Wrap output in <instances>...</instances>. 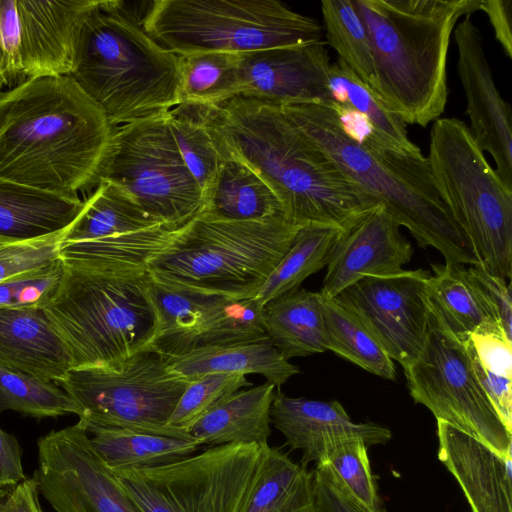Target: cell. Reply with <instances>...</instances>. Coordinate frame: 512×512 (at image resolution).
<instances>
[{
	"mask_svg": "<svg viewBox=\"0 0 512 512\" xmlns=\"http://www.w3.org/2000/svg\"><path fill=\"white\" fill-rule=\"evenodd\" d=\"M206 123L221 157L254 171L297 226L318 224L344 231L381 206L302 134L278 104L236 96L206 106Z\"/></svg>",
	"mask_w": 512,
	"mask_h": 512,
	"instance_id": "6da1fadb",
	"label": "cell"
},
{
	"mask_svg": "<svg viewBox=\"0 0 512 512\" xmlns=\"http://www.w3.org/2000/svg\"><path fill=\"white\" fill-rule=\"evenodd\" d=\"M114 130L70 75L0 90V178L67 195L90 190Z\"/></svg>",
	"mask_w": 512,
	"mask_h": 512,
	"instance_id": "7a4b0ae2",
	"label": "cell"
},
{
	"mask_svg": "<svg viewBox=\"0 0 512 512\" xmlns=\"http://www.w3.org/2000/svg\"><path fill=\"white\" fill-rule=\"evenodd\" d=\"M285 116L352 181L374 196L406 227L421 248L433 247L446 262L479 266L463 230L442 198L425 156L401 153L381 142L364 123L360 132L330 105L278 104Z\"/></svg>",
	"mask_w": 512,
	"mask_h": 512,
	"instance_id": "3957f363",
	"label": "cell"
},
{
	"mask_svg": "<svg viewBox=\"0 0 512 512\" xmlns=\"http://www.w3.org/2000/svg\"><path fill=\"white\" fill-rule=\"evenodd\" d=\"M370 40L372 90L404 123L423 128L444 112L454 28L480 0H352Z\"/></svg>",
	"mask_w": 512,
	"mask_h": 512,
	"instance_id": "277c9868",
	"label": "cell"
},
{
	"mask_svg": "<svg viewBox=\"0 0 512 512\" xmlns=\"http://www.w3.org/2000/svg\"><path fill=\"white\" fill-rule=\"evenodd\" d=\"M69 75L114 128L180 104L178 56L121 0H91Z\"/></svg>",
	"mask_w": 512,
	"mask_h": 512,
	"instance_id": "5b68a950",
	"label": "cell"
},
{
	"mask_svg": "<svg viewBox=\"0 0 512 512\" xmlns=\"http://www.w3.org/2000/svg\"><path fill=\"white\" fill-rule=\"evenodd\" d=\"M299 228L284 215L228 221L197 213L175 229L151 257L147 271L169 289L254 298Z\"/></svg>",
	"mask_w": 512,
	"mask_h": 512,
	"instance_id": "8992f818",
	"label": "cell"
},
{
	"mask_svg": "<svg viewBox=\"0 0 512 512\" xmlns=\"http://www.w3.org/2000/svg\"><path fill=\"white\" fill-rule=\"evenodd\" d=\"M149 283L147 267L64 265L43 309L68 350L72 369L119 368L149 345L157 329Z\"/></svg>",
	"mask_w": 512,
	"mask_h": 512,
	"instance_id": "52a82bcc",
	"label": "cell"
},
{
	"mask_svg": "<svg viewBox=\"0 0 512 512\" xmlns=\"http://www.w3.org/2000/svg\"><path fill=\"white\" fill-rule=\"evenodd\" d=\"M145 31L177 56L249 53L322 41L324 28L277 0H154Z\"/></svg>",
	"mask_w": 512,
	"mask_h": 512,
	"instance_id": "ba28073f",
	"label": "cell"
},
{
	"mask_svg": "<svg viewBox=\"0 0 512 512\" xmlns=\"http://www.w3.org/2000/svg\"><path fill=\"white\" fill-rule=\"evenodd\" d=\"M436 186L488 273L512 276V190L456 117L432 124L426 157Z\"/></svg>",
	"mask_w": 512,
	"mask_h": 512,
	"instance_id": "9c48e42d",
	"label": "cell"
},
{
	"mask_svg": "<svg viewBox=\"0 0 512 512\" xmlns=\"http://www.w3.org/2000/svg\"><path fill=\"white\" fill-rule=\"evenodd\" d=\"M188 382L169 370L165 357L144 348L119 368L71 369L56 384L78 405L86 426L194 440L168 424Z\"/></svg>",
	"mask_w": 512,
	"mask_h": 512,
	"instance_id": "30bf717a",
	"label": "cell"
},
{
	"mask_svg": "<svg viewBox=\"0 0 512 512\" xmlns=\"http://www.w3.org/2000/svg\"><path fill=\"white\" fill-rule=\"evenodd\" d=\"M166 112L115 128L100 181L119 186L159 223L178 228L200 211L202 190L181 156Z\"/></svg>",
	"mask_w": 512,
	"mask_h": 512,
	"instance_id": "8fae6325",
	"label": "cell"
},
{
	"mask_svg": "<svg viewBox=\"0 0 512 512\" xmlns=\"http://www.w3.org/2000/svg\"><path fill=\"white\" fill-rule=\"evenodd\" d=\"M403 370L411 397L436 420L470 434L501 458L512 456V434L474 373L465 338L456 335L430 303L422 350Z\"/></svg>",
	"mask_w": 512,
	"mask_h": 512,
	"instance_id": "7c38bea8",
	"label": "cell"
},
{
	"mask_svg": "<svg viewBox=\"0 0 512 512\" xmlns=\"http://www.w3.org/2000/svg\"><path fill=\"white\" fill-rule=\"evenodd\" d=\"M91 0H0V90L69 75Z\"/></svg>",
	"mask_w": 512,
	"mask_h": 512,
	"instance_id": "4fadbf2b",
	"label": "cell"
},
{
	"mask_svg": "<svg viewBox=\"0 0 512 512\" xmlns=\"http://www.w3.org/2000/svg\"><path fill=\"white\" fill-rule=\"evenodd\" d=\"M37 456L33 478L55 512H141L93 449L82 420L40 437Z\"/></svg>",
	"mask_w": 512,
	"mask_h": 512,
	"instance_id": "5bb4252c",
	"label": "cell"
},
{
	"mask_svg": "<svg viewBox=\"0 0 512 512\" xmlns=\"http://www.w3.org/2000/svg\"><path fill=\"white\" fill-rule=\"evenodd\" d=\"M157 329L149 348L166 359L199 348L267 337L262 306L254 299L173 290L150 278Z\"/></svg>",
	"mask_w": 512,
	"mask_h": 512,
	"instance_id": "9a60e30c",
	"label": "cell"
},
{
	"mask_svg": "<svg viewBox=\"0 0 512 512\" xmlns=\"http://www.w3.org/2000/svg\"><path fill=\"white\" fill-rule=\"evenodd\" d=\"M266 446L216 445L173 463L136 469L173 512H240Z\"/></svg>",
	"mask_w": 512,
	"mask_h": 512,
	"instance_id": "2e32d148",
	"label": "cell"
},
{
	"mask_svg": "<svg viewBox=\"0 0 512 512\" xmlns=\"http://www.w3.org/2000/svg\"><path fill=\"white\" fill-rule=\"evenodd\" d=\"M431 272L402 270L363 278L334 298L353 312L388 356L406 367L424 345Z\"/></svg>",
	"mask_w": 512,
	"mask_h": 512,
	"instance_id": "e0dca14e",
	"label": "cell"
},
{
	"mask_svg": "<svg viewBox=\"0 0 512 512\" xmlns=\"http://www.w3.org/2000/svg\"><path fill=\"white\" fill-rule=\"evenodd\" d=\"M457 72L466 97L469 131L481 151L496 163L495 172L512 190V112L499 93L486 57L483 38L471 15L454 28Z\"/></svg>",
	"mask_w": 512,
	"mask_h": 512,
	"instance_id": "ac0fdd59",
	"label": "cell"
},
{
	"mask_svg": "<svg viewBox=\"0 0 512 512\" xmlns=\"http://www.w3.org/2000/svg\"><path fill=\"white\" fill-rule=\"evenodd\" d=\"M325 42L240 54L241 93L275 104L332 105Z\"/></svg>",
	"mask_w": 512,
	"mask_h": 512,
	"instance_id": "d6986e66",
	"label": "cell"
},
{
	"mask_svg": "<svg viewBox=\"0 0 512 512\" xmlns=\"http://www.w3.org/2000/svg\"><path fill=\"white\" fill-rule=\"evenodd\" d=\"M399 228L386 209L378 206L342 231L319 293L334 297L363 278L402 271L413 247Z\"/></svg>",
	"mask_w": 512,
	"mask_h": 512,
	"instance_id": "ffe728a7",
	"label": "cell"
},
{
	"mask_svg": "<svg viewBox=\"0 0 512 512\" xmlns=\"http://www.w3.org/2000/svg\"><path fill=\"white\" fill-rule=\"evenodd\" d=\"M271 423L292 450H301L300 464L317 462L324 448L340 439L361 438L367 446L385 444L391 431L373 422L355 423L338 401L293 398L279 389L270 410Z\"/></svg>",
	"mask_w": 512,
	"mask_h": 512,
	"instance_id": "44dd1931",
	"label": "cell"
},
{
	"mask_svg": "<svg viewBox=\"0 0 512 512\" xmlns=\"http://www.w3.org/2000/svg\"><path fill=\"white\" fill-rule=\"evenodd\" d=\"M438 459L459 483L472 512H512V456L437 420Z\"/></svg>",
	"mask_w": 512,
	"mask_h": 512,
	"instance_id": "7402d4cb",
	"label": "cell"
},
{
	"mask_svg": "<svg viewBox=\"0 0 512 512\" xmlns=\"http://www.w3.org/2000/svg\"><path fill=\"white\" fill-rule=\"evenodd\" d=\"M0 368L55 384L72 369L42 307L0 308Z\"/></svg>",
	"mask_w": 512,
	"mask_h": 512,
	"instance_id": "603a6c76",
	"label": "cell"
},
{
	"mask_svg": "<svg viewBox=\"0 0 512 512\" xmlns=\"http://www.w3.org/2000/svg\"><path fill=\"white\" fill-rule=\"evenodd\" d=\"M78 195L0 178V242L33 243L67 232L83 208Z\"/></svg>",
	"mask_w": 512,
	"mask_h": 512,
	"instance_id": "cb8c5ba5",
	"label": "cell"
},
{
	"mask_svg": "<svg viewBox=\"0 0 512 512\" xmlns=\"http://www.w3.org/2000/svg\"><path fill=\"white\" fill-rule=\"evenodd\" d=\"M166 361L169 370L186 381L210 373L259 374L279 388L300 372L268 337L199 348Z\"/></svg>",
	"mask_w": 512,
	"mask_h": 512,
	"instance_id": "d4e9b609",
	"label": "cell"
},
{
	"mask_svg": "<svg viewBox=\"0 0 512 512\" xmlns=\"http://www.w3.org/2000/svg\"><path fill=\"white\" fill-rule=\"evenodd\" d=\"M276 386L265 382L241 389L201 417L189 430L200 445L254 443L268 445L270 410Z\"/></svg>",
	"mask_w": 512,
	"mask_h": 512,
	"instance_id": "484cf974",
	"label": "cell"
},
{
	"mask_svg": "<svg viewBox=\"0 0 512 512\" xmlns=\"http://www.w3.org/2000/svg\"><path fill=\"white\" fill-rule=\"evenodd\" d=\"M267 337L289 361L328 350L319 292L297 288L262 306Z\"/></svg>",
	"mask_w": 512,
	"mask_h": 512,
	"instance_id": "4316f807",
	"label": "cell"
},
{
	"mask_svg": "<svg viewBox=\"0 0 512 512\" xmlns=\"http://www.w3.org/2000/svg\"><path fill=\"white\" fill-rule=\"evenodd\" d=\"M198 213L228 221L262 220L284 215L269 186L246 165L234 160L222 163L211 184L203 191Z\"/></svg>",
	"mask_w": 512,
	"mask_h": 512,
	"instance_id": "83f0119b",
	"label": "cell"
},
{
	"mask_svg": "<svg viewBox=\"0 0 512 512\" xmlns=\"http://www.w3.org/2000/svg\"><path fill=\"white\" fill-rule=\"evenodd\" d=\"M240 512H314L313 472L267 445Z\"/></svg>",
	"mask_w": 512,
	"mask_h": 512,
	"instance_id": "f1b7e54d",
	"label": "cell"
},
{
	"mask_svg": "<svg viewBox=\"0 0 512 512\" xmlns=\"http://www.w3.org/2000/svg\"><path fill=\"white\" fill-rule=\"evenodd\" d=\"M329 84L337 111L356 114L387 146L411 156H424L407 133L406 124L340 59L330 65Z\"/></svg>",
	"mask_w": 512,
	"mask_h": 512,
	"instance_id": "f546056e",
	"label": "cell"
},
{
	"mask_svg": "<svg viewBox=\"0 0 512 512\" xmlns=\"http://www.w3.org/2000/svg\"><path fill=\"white\" fill-rule=\"evenodd\" d=\"M93 449L113 469L166 465L195 453V440L179 439L127 429L86 426Z\"/></svg>",
	"mask_w": 512,
	"mask_h": 512,
	"instance_id": "4dcf8cb0",
	"label": "cell"
},
{
	"mask_svg": "<svg viewBox=\"0 0 512 512\" xmlns=\"http://www.w3.org/2000/svg\"><path fill=\"white\" fill-rule=\"evenodd\" d=\"M179 228V227H178ZM177 228L166 225L83 242H62L59 258L75 269L147 267Z\"/></svg>",
	"mask_w": 512,
	"mask_h": 512,
	"instance_id": "1f68e13d",
	"label": "cell"
},
{
	"mask_svg": "<svg viewBox=\"0 0 512 512\" xmlns=\"http://www.w3.org/2000/svg\"><path fill=\"white\" fill-rule=\"evenodd\" d=\"M62 242H83L136 232L159 225L119 186L100 181ZM167 226V225H166Z\"/></svg>",
	"mask_w": 512,
	"mask_h": 512,
	"instance_id": "d6a6232c",
	"label": "cell"
},
{
	"mask_svg": "<svg viewBox=\"0 0 512 512\" xmlns=\"http://www.w3.org/2000/svg\"><path fill=\"white\" fill-rule=\"evenodd\" d=\"M431 267L428 301L456 335L502 331L469 283L464 265L445 262Z\"/></svg>",
	"mask_w": 512,
	"mask_h": 512,
	"instance_id": "836d02e7",
	"label": "cell"
},
{
	"mask_svg": "<svg viewBox=\"0 0 512 512\" xmlns=\"http://www.w3.org/2000/svg\"><path fill=\"white\" fill-rule=\"evenodd\" d=\"M342 230L325 225L300 227L294 240L258 290L254 299L263 306L268 301L300 287L310 275L328 265Z\"/></svg>",
	"mask_w": 512,
	"mask_h": 512,
	"instance_id": "e575fe53",
	"label": "cell"
},
{
	"mask_svg": "<svg viewBox=\"0 0 512 512\" xmlns=\"http://www.w3.org/2000/svg\"><path fill=\"white\" fill-rule=\"evenodd\" d=\"M180 103L216 107L241 93L240 54L178 56Z\"/></svg>",
	"mask_w": 512,
	"mask_h": 512,
	"instance_id": "d590c367",
	"label": "cell"
},
{
	"mask_svg": "<svg viewBox=\"0 0 512 512\" xmlns=\"http://www.w3.org/2000/svg\"><path fill=\"white\" fill-rule=\"evenodd\" d=\"M322 302L328 350L374 375L395 380L393 360L357 316L334 297L322 296Z\"/></svg>",
	"mask_w": 512,
	"mask_h": 512,
	"instance_id": "8d00e7d4",
	"label": "cell"
},
{
	"mask_svg": "<svg viewBox=\"0 0 512 512\" xmlns=\"http://www.w3.org/2000/svg\"><path fill=\"white\" fill-rule=\"evenodd\" d=\"M465 343L483 391L512 434V340L498 330L473 333Z\"/></svg>",
	"mask_w": 512,
	"mask_h": 512,
	"instance_id": "74e56055",
	"label": "cell"
},
{
	"mask_svg": "<svg viewBox=\"0 0 512 512\" xmlns=\"http://www.w3.org/2000/svg\"><path fill=\"white\" fill-rule=\"evenodd\" d=\"M166 117L181 156L203 195L225 161L207 128L206 106L180 103L168 110Z\"/></svg>",
	"mask_w": 512,
	"mask_h": 512,
	"instance_id": "f35d334b",
	"label": "cell"
},
{
	"mask_svg": "<svg viewBox=\"0 0 512 512\" xmlns=\"http://www.w3.org/2000/svg\"><path fill=\"white\" fill-rule=\"evenodd\" d=\"M321 12L326 43L352 73L372 89L373 58L365 25L352 0H323Z\"/></svg>",
	"mask_w": 512,
	"mask_h": 512,
	"instance_id": "ab89813d",
	"label": "cell"
},
{
	"mask_svg": "<svg viewBox=\"0 0 512 512\" xmlns=\"http://www.w3.org/2000/svg\"><path fill=\"white\" fill-rule=\"evenodd\" d=\"M6 410L36 419L80 415L78 405L57 384L0 368V414Z\"/></svg>",
	"mask_w": 512,
	"mask_h": 512,
	"instance_id": "60d3db41",
	"label": "cell"
},
{
	"mask_svg": "<svg viewBox=\"0 0 512 512\" xmlns=\"http://www.w3.org/2000/svg\"><path fill=\"white\" fill-rule=\"evenodd\" d=\"M318 462L331 466L343 487L367 512H386L372 475L368 446L363 439L344 438L327 445Z\"/></svg>",
	"mask_w": 512,
	"mask_h": 512,
	"instance_id": "b9f144b4",
	"label": "cell"
},
{
	"mask_svg": "<svg viewBox=\"0 0 512 512\" xmlns=\"http://www.w3.org/2000/svg\"><path fill=\"white\" fill-rule=\"evenodd\" d=\"M247 387H252V383L242 374L210 373L190 380L168 424L189 432L201 417L238 390Z\"/></svg>",
	"mask_w": 512,
	"mask_h": 512,
	"instance_id": "7bdbcfd3",
	"label": "cell"
},
{
	"mask_svg": "<svg viewBox=\"0 0 512 512\" xmlns=\"http://www.w3.org/2000/svg\"><path fill=\"white\" fill-rule=\"evenodd\" d=\"M64 273L59 258L53 263L0 283V308L44 307L57 290Z\"/></svg>",
	"mask_w": 512,
	"mask_h": 512,
	"instance_id": "ee69618b",
	"label": "cell"
},
{
	"mask_svg": "<svg viewBox=\"0 0 512 512\" xmlns=\"http://www.w3.org/2000/svg\"><path fill=\"white\" fill-rule=\"evenodd\" d=\"M63 235L33 243L0 242V283L59 259Z\"/></svg>",
	"mask_w": 512,
	"mask_h": 512,
	"instance_id": "f6af8a7d",
	"label": "cell"
},
{
	"mask_svg": "<svg viewBox=\"0 0 512 512\" xmlns=\"http://www.w3.org/2000/svg\"><path fill=\"white\" fill-rule=\"evenodd\" d=\"M466 276L489 314L505 335L512 340L510 284L506 279L494 276L478 266L467 268Z\"/></svg>",
	"mask_w": 512,
	"mask_h": 512,
	"instance_id": "bcb514c9",
	"label": "cell"
},
{
	"mask_svg": "<svg viewBox=\"0 0 512 512\" xmlns=\"http://www.w3.org/2000/svg\"><path fill=\"white\" fill-rule=\"evenodd\" d=\"M314 512H367L347 492L328 463L313 471Z\"/></svg>",
	"mask_w": 512,
	"mask_h": 512,
	"instance_id": "7dc6e473",
	"label": "cell"
},
{
	"mask_svg": "<svg viewBox=\"0 0 512 512\" xmlns=\"http://www.w3.org/2000/svg\"><path fill=\"white\" fill-rule=\"evenodd\" d=\"M112 471L141 512H173L160 492L136 468Z\"/></svg>",
	"mask_w": 512,
	"mask_h": 512,
	"instance_id": "c3c4849f",
	"label": "cell"
},
{
	"mask_svg": "<svg viewBox=\"0 0 512 512\" xmlns=\"http://www.w3.org/2000/svg\"><path fill=\"white\" fill-rule=\"evenodd\" d=\"M26 478L17 438L0 427V490H9Z\"/></svg>",
	"mask_w": 512,
	"mask_h": 512,
	"instance_id": "681fc988",
	"label": "cell"
},
{
	"mask_svg": "<svg viewBox=\"0 0 512 512\" xmlns=\"http://www.w3.org/2000/svg\"><path fill=\"white\" fill-rule=\"evenodd\" d=\"M479 10L489 18L495 38L512 58V0H480Z\"/></svg>",
	"mask_w": 512,
	"mask_h": 512,
	"instance_id": "f907efd6",
	"label": "cell"
},
{
	"mask_svg": "<svg viewBox=\"0 0 512 512\" xmlns=\"http://www.w3.org/2000/svg\"><path fill=\"white\" fill-rule=\"evenodd\" d=\"M34 478H26L7 490L0 501V512H43Z\"/></svg>",
	"mask_w": 512,
	"mask_h": 512,
	"instance_id": "816d5d0a",
	"label": "cell"
},
{
	"mask_svg": "<svg viewBox=\"0 0 512 512\" xmlns=\"http://www.w3.org/2000/svg\"><path fill=\"white\" fill-rule=\"evenodd\" d=\"M7 490H0V501Z\"/></svg>",
	"mask_w": 512,
	"mask_h": 512,
	"instance_id": "f5cc1de1",
	"label": "cell"
}]
</instances>
